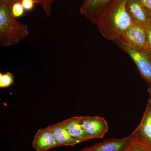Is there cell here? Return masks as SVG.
Here are the masks:
<instances>
[{
  "label": "cell",
  "mask_w": 151,
  "mask_h": 151,
  "mask_svg": "<svg viewBox=\"0 0 151 151\" xmlns=\"http://www.w3.org/2000/svg\"><path fill=\"white\" fill-rule=\"evenodd\" d=\"M121 48L131 58L137 68L140 74L151 84V52L147 48L139 50L130 46L122 39L115 41Z\"/></svg>",
  "instance_id": "obj_3"
},
{
  "label": "cell",
  "mask_w": 151,
  "mask_h": 151,
  "mask_svg": "<svg viewBox=\"0 0 151 151\" xmlns=\"http://www.w3.org/2000/svg\"><path fill=\"white\" fill-rule=\"evenodd\" d=\"M132 142L129 137L122 139L111 138L86 147L80 151H124Z\"/></svg>",
  "instance_id": "obj_8"
},
{
  "label": "cell",
  "mask_w": 151,
  "mask_h": 151,
  "mask_svg": "<svg viewBox=\"0 0 151 151\" xmlns=\"http://www.w3.org/2000/svg\"><path fill=\"white\" fill-rule=\"evenodd\" d=\"M54 0H42L41 6L45 11L47 15L49 17L51 14V6Z\"/></svg>",
  "instance_id": "obj_16"
},
{
  "label": "cell",
  "mask_w": 151,
  "mask_h": 151,
  "mask_svg": "<svg viewBox=\"0 0 151 151\" xmlns=\"http://www.w3.org/2000/svg\"><path fill=\"white\" fill-rule=\"evenodd\" d=\"M24 9L21 2L15 3L12 6V13L16 18L22 16L24 13Z\"/></svg>",
  "instance_id": "obj_15"
},
{
  "label": "cell",
  "mask_w": 151,
  "mask_h": 151,
  "mask_svg": "<svg viewBox=\"0 0 151 151\" xmlns=\"http://www.w3.org/2000/svg\"><path fill=\"white\" fill-rule=\"evenodd\" d=\"M115 0H85L80 9V13L94 24H97Z\"/></svg>",
  "instance_id": "obj_5"
},
{
  "label": "cell",
  "mask_w": 151,
  "mask_h": 151,
  "mask_svg": "<svg viewBox=\"0 0 151 151\" xmlns=\"http://www.w3.org/2000/svg\"><path fill=\"white\" fill-rule=\"evenodd\" d=\"M144 8L151 14V0H138Z\"/></svg>",
  "instance_id": "obj_19"
},
{
  "label": "cell",
  "mask_w": 151,
  "mask_h": 151,
  "mask_svg": "<svg viewBox=\"0 0 151 151\" xmlns=\"http://www.w3.org/2000/svg\"><path fill=\"white\" fill-rule=\"evenodd\" d=\"M148 91L150 93V99H151V84H150V87H149Z\"/></svg>",
  "instance_id": "obj_22"
},
{
  "label": "cell",
  "mask_w": 151,
  "mask_h": 151,
  "mask_svg": "<svg viewBox=\"0 0 151 151\" xmlns=\"http://www.w3.org/2000/svg\"><path fill=\"white\" fill-rule=\"evenodd\" d=\"M22 0H9L8 2L7 3V5L12 9V6L14 4L17 2H19L21 1ZM36 4H39L41 6L42 4V0H35Z\"/></svg>",
  "instance_id": "obj_20"
},
{
  "label": "cell",
  "mask_w": 151,
  "mask_h": 151,
  "mask_svg": "<svg viewBox=\"0 0 151 151\" xmlns=\"http://www.w3.org/2000/svg\"><path fill=\"white\" fill-rule=\"evenodd\" d=\"M124 151H151V149L141 143L132 142Z\"/></svg>",
  "instance_id": "obj_14"
},
{
  "label": "cell",
  "mask_w": 151,
  "mask_h": 151,
  "mask_svg": "<svg viewBox=\"0 0 151 151\" xmlns=\"http://www.w3.org/2000/svg\"><path fill=\"white\" fill-rule=\"evenodd\" d=\"M127 0H115L97 24L98 30L106 39H119L134 23L127 11Z\"/></svg>",
  "instance_id": "obj_1"
},
{
  "label": "cell",
  "mask_w": 151,
  "mask_h": 151,
  "mask_svg": "<svg viewBox=\"0 0 151 151\" xmlns=\"http://www.w3.org/2000/svg\"><path fill=\"white\" fill-rule=\"evenodd\" d=\"M14 82V76L12 73L7 72L4 73H0V87L7 88L12 86Z\"/></svg>",
  "instance_id": "obj_13"
},
{
  "label": "cell",
  "mask_w": 151,
  "mask_h": 151,
  "mask_svg": "<svg viewBox=\"0 0 151 151\" xmlns=\"http://www.w3.org/2000/svg\"><path fill=\"white\" fill-rule=\"evenodd\" d=\"M150 51H151V50H150Z\"/></svg>",
  "instance_id": "obj_23"
},
{
  "label": "cell",
  "mask_w": 151,
  "mask_h": 151,
  "mask_svg": "<svg viewBox=\"0 0 151 151\" xmlns=\"http://www.w3.org/2000/svg\"><path fill=\"white\" fill-rule=\"evenodd\" d=\"M120 38L138 50L147 48L145 28L142 25L134 23Z\"/></svg>",
  "instance_id": "obj_6"
},
{
  "label": "cell",
  "mask_w": 151,
  "mask_h": 151,
  "mask_svg": "<svg viewBox=\"0 0 151 151\" xmlns=\"http://www.w3.org/2000/svg\"><path fill=\"white\" fill-rule=\"evenodd\" d=\"M81 116H74L63 121L68 132L70 136L80 142L91 139L84 131L81 122Z\"/></svg>",
  "instance_id": "obj_12"
},
{
  "label": "cell",
  "mask_w": 151,
  "mask_h": 151,
  "mask_svg": "<svg viewBox=\"0 0 151 151\" xmlns=\"http://www.w3.org/2000/svg\"><path fill=\"white\" fill-rule=\"evenodd\" d=\"M127 8L134 23L145 27L151 22V14L144 8L138 0H127Z\"/></svg>",
  "instance_id": "obj_10"
},
{
  "label": "cell",
  "mask_w": 151,
  "mask_h": 151,
  "mask_svg": "<svg viewBox=\"0 0 151 151\" xmlns=\"http://www.w3.org/2000/svg\"><path fill=\"white\" fill-rule=\"evenodd\" d=\"M29 35L27 25L17 20L7 5L0 4V46L16 45Z\"/></svg>",
  "instance_id": "obj_2"
},
{
  "label": "cell",
  "mask_w": 151,
  "mask_h": 151,
  "mask_svg": "<svg viewBox=\"0 0 151 151\" xmlns=\"http://www.w3.org/2000/svg\"><path fill=\"white\" fill-rule=\"evenodd\" d=\"M147 36V48L151 51V22L145 27Z\"/></svg>",
  "instance_id": "obj_18"
},
{
  "label": "cell",
  "mask_w": 151,
  "mask_h": 151,
  "mask_svg": "<svg viewBox=\"0 0 151 151\" xmlns=\"http://www.w3.org/2000/svg\"><path fill=\"white\" fill-rule=\"evenodd\" d=\"M82 127L91 139H101L108 130L107 121L99 116H81Z\"/></svg>",
  "instance_id": "obj_7"
},
{
  "label": "cell",
  "mask_w": 151,
  "mask_h": 151,
  "mask_svg": "<svg viewBox=\"0 0 151 151\" xmlns=\"http://www.w3.org/2000/svg\"><path fill=\"white\" fill-rule=\"evenodd\" d=\"M32 144L37 151H45L58 147L54 134L48 127L38 130Z\"/></svg>",
  "instance_id": "obj_9"
},
{
  "label": "cell",
  "mask_w": 151,
  "mask_h": 151,
  "mask_svg": "<svg viewBox=\"0 0 151 151\" xmlns=\"http://www.w3.org/2000/svg\"><path fill=\"white\" fill-rule=\"evenodd\" d=\"M132 142L141 143L151 149V99L138 127L129 136Z\"/></svg>",
  "instance_id": "obj_4"
},
{
  "label": "cell",
  "mask_w": 151,
  "mask_h": 151,
  "mask_svg": "<svg viewBox=\"0 0 151 151\" xmlns=\"http://www.w3.org/2000/svg\"><path fill=\"white\" fill-rule=\"evenodd\" d=\"M48 127L54 134L58 147L74 146L80 143L70 136L63 121L50 125Z\"/></svg>",
  "instance_id": "obj_11"
},
{
  "label": "cell",
  "mask_w": 151,
  "mask_h": 151,
  "mask_svg": "<svg viewBox=\"0 0 151 151\" xmlns=\"http://www.w3.org/2000/svg\"><path fill=\"white\" fill-rule=\"evenodd\" d=\"M9 0H0V4H7Z\"/></svg>",
  "instance_id": "obj_21"
},
{
  "label": "cell",
  "mask_w": 151,
  "mask_h": 151,
  "mask_svg": "<svg viewBox=\"0 0 151 151\" xmlns=\"http://www.w3.org/2000/svg\"><path fill=\"white\" fill-rule=\"evenodd\" d=\"M21 3L25 10L26 11L32 9L35 4H36L35 0H22Z\"/></svg>",
  "instance_id": "obj_17"
}]
</instances>
